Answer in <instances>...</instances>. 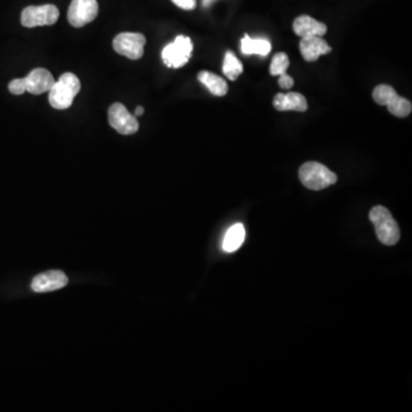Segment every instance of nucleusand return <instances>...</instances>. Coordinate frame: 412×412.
Here are the masks:
<instances>
[{"label":"nucleus","mask_w":412,"mask_h":412,"mask_svg":"<svg viewBox=\"0 0 412 412\" xmlns=\"http://www.w3.org/2000/svg\"><path fill=\"white\" fill-rule=\"evenodd\" d=\"M172 3L185 11H192L196 7V0H172Z\"/></svg>","instance_id":"4be33fe9"},{"label":"nucleus","mask_w":412,"mask_h":412,"mask_svg":"<svg viewBox=\"0 0 412 412\" xmlns=\"http://www.w3.org/2000/svg\"><path fill=\"white\" fill-rule=\"evenodd\" d=\"M98 13L96 0H73L68 9V21L73 27H82L94 21Z\"/></svg>","instance_id":"6e6552de"},{"label":"nucleus","mask_w":412,"mask_h":412,"mask_svg":"<svg viewBox=\"0 0 412 412\" xmlns=\"http://www.w3.org/2000/svg\"><path fill=\"white\" fill-rule=\"evenodd\" d=\"M192 46L189 37L177 36L173 43L165 46L162 52L163 62L168 68H181L188 63L192 56Z\"/></svg>","instance_id":"39448f33"},{"label":"nucleus","mask_w":412,"mask_h":412,"mask_svg":"<svg viewBox=\"0 0 412 412\" xmlns=\"http://www.w3.org/2000/svg\"><path fill=\"white\" fill-rule=\"evenodd\" d=\"M278 84H280V87H282L283 89H292L294 80H293L292 77L289 76V75L285 73H283V75H281L280 78H278Z\"/></svg>","instance_id":"412c9836"},{"label":"nucleus","mask_w":412,"mask_h":412,"mask_svg":"<svg viewBox=\"0 0 412 412\" xmlns=\"http://www.w3.org/2000/svg\"><path fill=\"white\" fill-rule=\"evenodd\" d=\"M275 109L278 111H299L304 113L308 109V104L304 95L296 92H290V93H278L275 95L274 101H273Z\"/></svg>","instance_id":"ddd939ff"},{"label":"nucleus","mask_w":412,"mask_h":412,"mask_svg":"<svg viewBox=\"0 0 412 412\" xmlns=\"http://www.w3.org/2000/svg\"><path fill=\"white\" fill-rule=\"evenodd\" d=\"M25 89L30 94L40 95L49 92L54 85V77L44 68H37L25 78Z\"/></svg>","instance_id":"9b49d317"},{"label":"nucleus","mask_w":412,"mask_h":412,"mask_svg":"<svg viewBox=\"0 0 412 412\" xmlns=\"http://www.w3.org/2000/svg\"><path fill=\"white\" fill-rule=\"evenodd\" d=\"M80 82L76 75L63 73L58 82H54L49 92V101L54 109L64 110L71 107L73 99L80 91Z\"/></svg>","instance_id":"f257e3e1"},{"label":"nucleus","mask_w":412,"mask_h":412,"mask_svg":"<svg viewBox=\"0 0 412 412\" xmlns=\"http://www.w3.org/2000/svg\"><path fill=\"white\" fill-rule=\"evenodd\" d=\"M299 179L302 185L311 190L325 189L338 180L336 173L318 162H307L301 165Z\"/></svg>","instance_id":"7ed1b4c3"},{"label":"nucleus","mask_w":412,"mask_h":412,"mask_svg":"<svg viewBox=\"0 0 412 412\" xmlns=\"http://www.w3.org/2000/svg\"><path fill=\"white\" fill-rule=\"evenodd\" d=\"M289 65H290V60L287 58V55L285 53H277L273 58L272 63L269 67V73H272L273 76H281L283 73H287Z\"/></svg>","instance_id":"6ab92c4d"},{"label":"nucleus","mask_w":412,"mask_h":412,"mask_svg":"<svg viewBox=\"0 0 412 412\" xmlns=\"http://www.w3.org/2000/svg\"><path fill=\"white\" fill-rule=\"evenodd\" d=\"M146 42V37L142 34L122 32L115 37L113 46L118 54L131 60H139L144 55Z\"/></svg>","instance_id":"423d86ee"},{"label":"nucleus","mask_w":412,"mask_h":412,"mask_svg":"<svg viewBox=\"0 0 412 412\" xmlns=\"http://www.w3.org/2000/svg\"><path fill=\"white\" fill-rule=\"evenodd\" d=\"M60 12L54 5H43V6H29L23 9L21 15L22 25L27 27L52 25L58 21Z\"/></svg>","instance_id":"0eeeda50"},{"label":"nucleus","mask_w":412,"mask_h":412,"mask_svg":"<svg viewBox=\"0 0 412 412\" xmlns=\"http://www.w3.org/2000/svg\"><path fill=\"white\" fill-rule=\"evenodd\" d=\"M214 1H216V0H203V7L208 8V7H210Z\"/></svg>","instance_id":"b1692460"},{"label":"nucleus","mask_w":412,"mask_h":412,"mask_svg":"<svg viewBox=\"0 0 412 412\" xmlns=\"http://www.w3.org/2000/svg\"><path fill=\"white\" fill-rule=\"evenodd\" d=\"M109 124L118 133L124 135H135L139 130L137 117L133 116L125 106L122 104H113L109 108Z\"/></svg>","instance_id":"1a4fd4ad"},{"label":"nucleus","mask_w":412,"mask_h":412,"mask_svg":"<svg viewBox=\"0 0 412 412\" xmlns=\"http://www.w3.org/2000/svg\"><path fill=\"white\" fill-rule=\"evenodd\" d=\"M293 30L296 36L308 38V37L324 36L327 34V27L324 23L316 21L311 16L301 15L293 22Z\"/></svg>","instance_id":"4468645a"},{"label":"nucleus","mask_w":412,"mask_h":412,"mask_svg":"<svg viewBox=\"0 0 412 412\" xmlns=\"http://www.w3.org/2000/svg\"><path fill=\"white\" fill-rule=\"evenodd\" d=\"M245 228L242 223H236L227 230L223 238V249L225 252H235L244 243Z\"/></svg>","instance_id":"f3484780"},{"label":"nucleus","mask_w":412,"mask_h":412,"mask_svg":"<svg viewBox=\"0 0 412 412\" xmlns=\"http://www.w3.org/2000/svg\"><path fill=\"white\" fill-rule=\"evenodd\" d=\"M68 284L67 275L61 270H49L37 275L31 282V289L35 292H52L60 290Z\"/></svg>","instance_id":"9d476101"},{"label":"nucleus","mask_w":412,"mask_h":412,"mask_svg":"<svg viewBox=\"0 0 412 412\" xmlns=\"http://www.w3.org/2000/svg\"><path fill=\"white\" fill-rule=\"evenodd\" d=\"M144 108L140 107V106H139V107H137V109H135V117L142 116V115H144Z\"/></svg>","instance_id":"5701e85b"},{"label":"nucleus","mask_w":412,"mask_h":412,"mask_svg":"<svg viewBox=\"0 0 412 412\" xmlns=\"http://www.w3.org/2000/svg\"><path fill=\"white\" fill-rule=\"evenodd\" d=\"M373 100L379 106H385L389 113L399 118L408 117L411 113L412 104L409 100L397 94V91L389 85H378L373 89Z\"/></svg>","instance_id":"20e7f679"},{"label":"nucleus","mask_w":412,"mask_h":412,"mask_svg":"<svg viewBox=\"0 0 412 412\" xmlns=\"http://www.w3.org/2000/svg\"><path fill=\"white\" fill-rule=\"evenodd\" d=\"M241 51L244 55L266 56L272 51V44L263 38H251L245 35L241 40Z\"/></svg>","instance_id":"2eb2a0df"},{"label":"nucleus","mask_w":412,"mask_h":412,"mask_svg":"<svg viewBox=\"0 0 412 412\" xmlns=\"http://www.w3.org/2000/svg\"><path fill=\"white\" fill-rule=\"evenodd\" d=\"M243 70H244V68H243L242 62L238 60L237 56L234 53L228 51L225 55V60H223V71L225 76L229 80L234 82V80H237Z\"/></svg>","instance_id":"a211bd4d"},{"label":"nucleus","mask_w":412,"mask_h":412,"mask_svg":"<svg viewBox=\"0 0 412 412\" xmlns=\"http://www.w3.org/2000/svg\"><path fill=\"white\" fill-rule=\"evenodd\" d=\"M8 89L14 95H21L27 92L25 89V78H16L9 82Z\"/></svg>","instance_id":"aec40b11"},{"label":"nucleus","mask_w":412,"mask_h":412,"mask_svg":"<svg viewBox=\"0 0 412 412\" xmlns=\"http://www.w3.org/2000/svg\"><path fill=\"white\" fill-rule=\"evenodd\" d=\"M369 219L375 225V234L380 243L384 245L397 244L400 239V228L391 212L382 206H375L370 211Z\"/></svg>","instance_id":"f03ea898"},{"label":"nucleus","mask_w":412,"mask_h":412,"mask_svg":"<svg viewBox=\"0 0 412 412\" xmlns=\"http://www.w3.org/2000/svg\"><path fill=\"white\" fill-rule=\"evenodd\" d=\"M199 82L216 96H225L228 93V84L221 77L210 71H201L199 73Z\"/></svg>","instance_id":"dca6fc26"},{"label":"nucleus","mask_w":412,"mask_h":412,"mask_svg":"<svg viewBox=\"0 0 412 412\" xmlns=\"http://www.w3.org/2000/svg\"><path fill=\"white\" fill-rule=\"evenodd\" d=\"M299 47L302 58L307 62L318 61L320 55L329 54L332 51L329 44L318 36L302 38Z\"/></svg>","instance_id":"f8f14e48"}]
</instances>
